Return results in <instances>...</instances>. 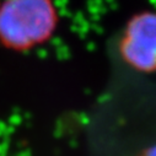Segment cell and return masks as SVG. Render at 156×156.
I'll list each match as a JSON object with an SVG mask.
<instances>
[{
    "label": "cell",
    "mask_w": 156,
    "mask_h": 156,
    "mask_svg": "<svg viewBox=\"0 0 156 156\" xmlns=\"http://www.w3.org/2000/svg\"><path fill=\"white\" fill-rule=\"evenodd\" d=\"M58 23L52 0H4L0 4V42L25 51L46 42Z\"/></svg>",
    "instance_id": "obj_1"
},
{
    "label": "cell",
    "mask_w": 156,
    "mask_h": 156,
    "mask_svg": "<svg viewBox=\"0 0 156 156\" xmlns=\"http://www.w3.org/2000/svg\"><path fill=\"white\" fill-rule=\"evenodd\" d=\"M121 54L139 71L156 70V12H141L128 22L121 42Z\"/></svg>",
    "instance_id": "obj_2"
},
{
    "label": "cell",
    "mask_w": 156,
    "mask_h": 156,
    "mask_svg": "<svg viewBox=\"0 0 156 156\" xmlns=\"http://www.w3.org/2000/svg\"><path fill=\"white\" fill-rule=\"evenodd\" d=\"M140 156H156V145H152L147 147Z\"/></svg>",
    "instance_id": "obj_3"
}]
</instances>
